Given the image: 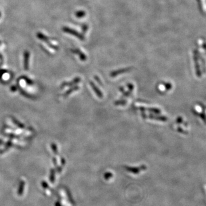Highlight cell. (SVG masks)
Wrapping results in <instances>:
<instances>
[{
    "mask_svg": "<svg viewBox=\"0 0 206 206\" xmlns=\"http://www.w3.org/2000/svg\"><path fill=\"white\" fill-rule=\"evenodd\" d=\"M80 81V79L79 77V78H76L73 81H71L70 83H64L62 85H61V87L62 88L63 87H66V86H70V85H72L73 84H75L76 83H77L78 82H79Z\"/></svg>",
    "mask_w": 206,
    "mask_h": 206,
    "instance_id": "cell-5",
    "label": "cell"
},
{
    "mask_svg": "<svg viewBox=\"0 0 206 206\" xmlns=\"http://www.w3.org/2000/svg\"><path fill=\"white\" fill-rule=\"evenodd\" d=\"M24 186H25V182L24 181H21L19 186V189L18 191V194L20 195H21L23 194L24 189Z\"/></svg>",
    "mask_w": 206,
    "mask_h": 206,
    "instance_id": "cell-7",
    "label": "cell"
},
{
    "mask_svg": "<svg viewBox=\"0 0 206 206\" xmlns=\"http://www.w3.org/2000/svg\"><path fill=\"white\" fill-rule=\"evenodd\" d=\"M86 15V13L85 11L84 10H79V11H77L76 13H75V16L76 17L79 18H83Z\"/></svg>",
    "mask_w": 206,
    "mask_h": 206,
    "instance_id": "cell-6",
    "label": "cell"
},
{
    "mask_svg": "<svg viewBox=\"0 0 206 206\" xmlns=\"http://www.w3.org/2000/svg\"><path fill=\"white\" fill-rule=\"evenodd\" d=\"M13 122H14L16 123V124L20 128H24V125L23 124H22L21 123H20L19 121H18L17 120H16L15 119H13Z\"/></svg>",
    "mask_w": 206,
    "mask_h": 206,
    "instance_id": "cell-12",
    "label": "cell"
},
{
    "mask_svg": "<svg viewBox=\"0 0 206 206\" xmlns=\"http://www.w3.org/2000/svg\"><path fill=\"white\" fill-rule=\"evenodd\" d=\"M90 84H91V85L92 86V87H93V89H94V91H95V92H96V94L98 95V97L99 98H103V95H102V94L99 91V90L96 88V87H95V86L94 85V84H93V83L92 82H91L90 83Z\"/></svg>",
    "mask_w": 206,
    "mask_h": 206,
    "instance_id": "cell-8",
    "label": "cell"
},
{
    "mask_svg": "<svg viewBox=\"0 0 206 206\" xmlns=\"http://www.w3.org/2000/svg\"><path fill=\"white\" fill-rule=\"evenodd\" d=\"M30 57V53L28 51H25L24 53V67L25 70H27L29 68V61Z\"/></svg>",
    "mask_w": 206,
    "mask_h": 206,
    "instance_id": "cell-3",
    "label": "cell"
},
{
    "mask_svg": "<svg viewBox=\"0 0 206 206\" xmlns=\"http://www.w3.org/2000/svg\"><path fill=\"white\" fill-rule=\"evenodd\" d=\"M1 17V11H0V17Z\"/></svg>",
    "mask_w": 206,
    "mask_h": 206,
    "instance_id": "cell-19",
    "label": "cell"
},
{
    "mask_svg": "<svg viewBox=\"0 0 206 206\" xmlns=\"http://www.w3.org/2000/svg\"><path fill=\"white\" fill-rule=\"evenodd\" d=\"M12 145V142H11V141H9V142L6 144V146H5V148H4L3 150H2V152H1V154H2V153H3L4 152H5V151H6L8 148H9Z\"/></svg>",
    "mask_w": 206,
    "mask_h": 206,
    "instance_id": "cell-10",
    "label": "cell"
},
{
    "mask_svg": "<svg viewBox=\"0 0 206 206\" xmlns=\"http://www.w3.org/2000/svg\"><path fill=\"white\" fill-rule=\"evenodd\" d=\"M52 148L54 152V154H57V146L55 144H52Z\"/></svg>",
    "mask_w": 206,
    "mask_h": 206,
    "instance_id": "cell-13",
    "label": "cell"
},
{
    "mask_svg": "<svg viewBox=\"0 0 206 206\" xmlns=\"http://www.w3.org/2000/svg\"><path fill=\"white\" fill-rule=\"evenodd\" d=\"M130 70H131V69H129V68H127V69H122V70L115 71V72H114L112 73V74L111 75V76H117V75H119V73L128 72V71H129Z\"/></svg>",
    "mask_w": 206,
    "mask_h": 206,
    "instance_id": "cell-9",
    "label": "cell"
},
{
    "mask_svg": "<svg viewBox=\"0 0 206 206\" xmlns=\"http://www.w3.org/2000/svg\"><path fill=\"white\" fill-rule=\"evenodd\" d=\"M37 38H39L40 40H41V41L45 42V43H47L49 47H51L53 49H58V47H56V45H53L52 43H51L49 41V38L45 36V35L43 34L42 33H40V32H38L37 33Z\"/></svg>",
    "mask_w": 206,
    "mask_h": 206,
    "instance_id": "cell-2",
    "label": "cell"
},
{
    "mask_svg": "<svg viewBox=\"0 0 206 206\" xmlns=\"http://www.w3.org/2000/svg\"><path fill=\"white\" fill-rule=\"evenodd\" d=\"M0 60L1 61V62H3V57L2 56V54L0 53Z\"/></svg>",
    "mask_w": 206,
    "mask_h": 206,
    "instance_id": "cell-16",
    "label": "cell"
},
{
    "mask_svg": "<svg viewBox=\"0 0 206 206\" xmlns=\"http://www.w3.org/2000/svg\"><path fill=\"white\" fill-rule=\"evenodd\" d=\"M82 30H83L84 33H85V32L88 30V25H84L82 27Z\"/></svg>",
    "mask_w": 206,
    "mask_h": 206,
    "instance_id": "cell-15",
    "label": "cell"
},
{
    "mask_svg": "<svg viewBox=\"0 0 206 206\" xmlns=\"http://www.w3.org/2000/svg\"><path fill=\"white\" fill-rule=\"evenodd\" d=\"M1 45V41H0V45Z\"/></svg>",
    "mask_w": 206,
    "mask_h": 206,
    "instance_id": "cell-20",
    "label": "cell"
},
{
    "mask_svg": "<svg viewBox=\"0 0 206 206\" xmlns=\"http://www.w3.org/2000/svg\"><path fill=\"white\" fill-rule=\"evenodd\" d=\"M3 144V142L0 140V145H1V144Z\"/></svg>",
    "mask_w": 206,
    "mask_h": 206,
    "instance_id": "cell-18",
    "label": "cell"
},
{
    "mask_svg": "<svg viewBox=\"0 0 206 206\" xmlns=\"http://www.w3.org/2000/svg\"><path fill=\"white\" fill-rule=\"evenodd\" d=\"M72 52H74L75 53L78 54L79 55V57H80L81 60H82V61H85L86 60V58H87L86 56H85V54L83 53H82L79 49H75V50H73Z\"/></svg>",
    "mask_w": 206,
    "mask_h": 206,
    "instance_id": "cell-4",
    "label": "cell"
},
{
    "mask_svg": "<svg viewBox=\"0 0 206 206\" xmlns=\"http://www.w3.org/2000/svg\"><path fill=\"white\" fill-rule=\"evenodd\" d=\"M12 89H13V91H16V88L15 87H12Z\"/></svg>",
    "mask_w": 206,
    "mask_h": 206,
    "instance_id": "cell-17",
    "label": "cell"
},
{
    "mask_svg": "<svg viewBox=\"0 0 206 206\" xmlns=\"http://www.w3.org/2000/svg\"><path fill=\"white\" fill-rule=\"evenodd\" d=\"M79 89V87H73V88H71V89H70L69 91H68L64 95V96H66L67 95H69L71 92H72V91H75V90H77V89Z\"/></svg>",
    "mask_w": 206,
    "mask_h": 206,
    "instance_id": "cell-11",
    "label": "cell"
},
{
    "mask_svg": "<svg viewBox=\"0 0 206 206\" xmlns=\"http://www.w3.org/2000/svg\"><path fill=\"white\" fill-rule=\"evenodd\" d=\"M54 172L53 169H52L51 171V175L50 176V180H51L52 182H54Z\"/></svg>",
    "mask_w": 206,
    "mask_h": 206,
    "instance_id": "cell-14",
    "label": "cell"
},
{
    "mask_svg": "<svg viewBox=\"0 0 206 206\" xmlns=\"http://www.w3.org/2000/svg\"><path fill=\"white\" fill-rule=\"evenodd\" d=\"M62 29L65 33H66L70 34L71 35L75 36V37H76L77 38H78L80 40H84V36L82 34H81V33H79L78 32H77L76 30H75V29H71V28H70L69 27H67V26L62 27Z\"/></svg>",
    "mask_w": 206,
    "mask_h": 206,
    "instance_id": "cell-1",
    "label": "cell"
}]
</instances>
